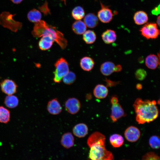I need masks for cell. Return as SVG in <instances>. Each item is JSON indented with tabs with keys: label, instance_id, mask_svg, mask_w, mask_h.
Returning a JSON list of instances; mask_svg holds the SVG:
<instances>
[{
	"label": "cell",
	"instance_id": "37",
	"mask_svg": "<svg viewBox=\"0 0 160 160\" xmlns=\"http://www.w3.org/2000/svg\"><path fill=\"white\" fill-rule=\"evenodd\" d=\"M122 69L121 66L120 65H115V72H119Z\"/></svg>",
	"mask_w": 160,
	"mask_h": 160
},
{
	"label": "cell",
	"instance_id": "26",
	"mask_svg": "<svg viewBox=\"0 0 160 160\" xmlns=\"http://www.w3.org/2000/svg\"><path fill=\"white\" fill-rule=\"evenodd\" d=\"M27 17L30 22L35 23L41 20V14L38 10L33 9L28 12Z\"/></svg>",
	"mask_w": 160,
	"mask_h": 160
},
{
	"label": "cell",
	"instance_id": "21",
	"mask_svg": "<svg viewBox=\"0 0 160 160\" xmlns=\"http://www.w3.org/2000/svg\"><path fill=\"white\" fill-rule=\"evenodd\" d=\"M54 42L50 37L46 36H42L39 43V48L42 50L49 49L51 47Z\"/></svg>",
	"mask_w": 160,
	"mask_h": 160
},
{
	"label": "cell",
	"instance_id": "35",
	"mask_svg": "<svg viewBox=\"0 0 160 160\" xmlns=\"http://www.w3.org/2000/svg\"><path fill=\"white\" fill-rule=\"evenodd\" d=\"M151 13L153 15H157L160 13V5L156 7L151 11Z\"/></svg>",
	"mask_w": 160,
	"mask_h": 160
},
{
	"label": "cell",
	"instance_id": "14",
	"mask_svg": "<svg viewBox=\"0 0 160 160\" xmlns=\"http://www.w3.org/2000/svg\"><path fill=\"white\" fill-rule=\"evenodd\" d=\"M108 92L106 87L102 84H98L96 86L93 90L94 96L97 98L102 99L105 98Z\"/></svg>",
	"mask_w": 160,
	"mask_h": 160
},
{
	"label": "cell",
	"instance_id": "39",
	"mask_svg": "<svg viewBox=\"0 0 160 160\" xmlns=\"http://www.w3.org/2000/svg\"><path fill=\"white\" fill-rule=\"evenodd\" d=\"M136 88L138 90H140L142 88V86L140 84H138L136 85Z\"/></svg>",
	"mask_w": 160,
	"mask_h": 160
},
{
	"label": "cell",
	"instance_id": "13",
	"mask_svg": "<svg viewBox=\"0 0 160 160\" xmlns=\"http://www.w3.org/2000/svg\"><path fill=\"white\" fill-rule=\"evenodd\" d=\"M74 139L72 134L70 132L64 133L62 136L60 143L65 148H69L74 144Z\"/></svg>",
	"mask_w": 160,
	"mask_h": 160
},
{
	"label": "cell",
	"instance_id": "15",
	"mask_svg": "<svg viewBox=\"0 0 160 160\" xmlns=\"http://www.w3.org/2000/svg\"><path fill=\"white\" fill-rule=\"evenodd\" d=\"M102 39L105 43L110 44L114 42L116 39V35L113 30L108 29L104 32L101 35Z\"/></svg>",
	"mask_w": 160,
	"mask_h": 160
},
{
	"label": "cell",
	"instance_id": "2",
	"mask_svg": "<svg viewBox=\"0 0 160 160\" xmlns=\"http://www.w3.org/2000/svg\"><path fill=\"white\" fill-rule=\"evenodd\" d=\"M155 100H143L137 98L133 104L136 114V120L139 124L153 121L158 117L159 110Z\"/></svg>",
	"mask_w": 160,
	"mask_h": 160
},
{
	"label": "cell",
	"instance_id": "34",
	"mask_svg": "<svg viewBox=\"0 0 160 160\" xmlns=\"http://www.w3.org/2000/svg\"><path fill=\"white\" fill-rule=\"evenodd\" d=\"M105 81L106 82V86L107 87L115 86L118 84V82L111 81L106 79L105 80Z\"/></svg>",
	"mask_w": 160,
	"mask_h": 160
},
{
	"label": "cell",
	"instance_id": "28",
	"mask_svg": "<svg viewBox=\"0 0 160 160\" xmlns=\"http://www.w3.org/2000/svg\"><path fill=\"white\" fill-rule=\"evenodd\" d=\"M71 14L75 20H79L84 16L85 12L83 8L79 6L75 7L72 10Z\"/></svg>",
	"mask_w": 160,
	"mask_h": 160
},
{
	"label": "cell",
	"instance_id": "18",
	"mask_svg": "<svg viewBox=\"0 0 160 160\" xmlns=\"http://www.w3.org/2000/svg\"><path fill=\"white\" fill-rule=\"evenodd\" d=\"M84 20L86 25L91 28H95L98 23V17L93 13H89L87 14L85 16Z\"/></svg>",
	"mask_w": 160,
	"mask_h": 160
},
{
	"label": "cell",
	"instance_id": "38",
	"mask_svg": "<svg viewBox=\"0 0 160 160\" xmlns=\"http://www.w3.org/2000/svg\"><path fill=\"white\" fill-rule=\"evenodd\" d=\"M13 3L18 4L21 2L23 0H11Z\"/></svg>",
	"mask_w": 160,
	"mask_h": 160
},
{
	"label": "cell",
	"instance_id": "31",
	"mask_svg": "<svg viewBox=\"0 0 160 160\" xmlns=\"http://www.w3.org/2000/svg\"><path fill=\"white\" fill-rule=\"evenodd\" d=\"M135 76L137 79L142 81L145 78L147 73L146 71L143 69H139L135 73Z\"/></svg>",
	"mask_w": 160,
	"mask_h": 160
},
{
	"label": "cell",
	"instance_id": "20",
	"mask_svg": "<svg viewBox=\"0 0 160 160\" xmlns=\"http://www.w3.org/2000/svg\"><path fill=\"white\" fill-rule=\"evenodd\" d=\"M94 64L93 59L89 57H84L80 60V66L83 70L86 71H89L92 70Z\"/></svg>",
	"mask_w": 160,
	"mask_h": 160
},
{
	"label": "cell",
	"instance_id": "1",
	"mask_svg": "<svg viewBox=\"0 0 160 160\" xmlns=\"http://www.w3.org/2000/svg\"><path fill=\"white\" fill-rule=\"evenodd\" d=\"M105 137L101 133L96 131L88 137L87 144L90 148L89 158L91 160H113L112 153L107 150L105 146Z\"/></svg>",
	"mask_w": 160,
	"mask_h": 160
},
{
	"label": "cell",
	"instance_id": "27",
	"mask_svg": "<svg viewBox=\"0 0 160 160\" xmlns=\"http://www.w3.org/2000/svg\"><path fill=\"white\" fill-rule=\"evenodd\" d=\"M10 119L9 110L3 106H0V122L6 124L9 121Z\"/></svg>",
	"mask_w": 160,
	"mask_h": 160
},
{
	"label": "cell",
	"instance_id": "3",
	"mask_svg": "<svg viewBox=\"0 0 160 160\" xmlns=\"http://www.w3.org/2000/svg\"><path fill=\"white\" fill-rule=\"evenodd\" d=\"M32 33L37 38L45 36L50 37L63 49L67 46V41L63 34L55 27L48 25L44 20H41L35 23Z\"/></svg>",
	"mask_w": 160,
	"mask_h": 160
},
{
	"label": "cell",
	"instance_id": "22",
	"mask_svg": "<svg viewBox=\"0 0 160 160\" xmlns=\"http://www.w3.org/2000/svg\"><path fill=\"white\" fill-rule=\"evenodd\" d=\"M72 29L75 33L81 35L86 31L87 27L84 22L80 20H78L73 23Z\"/></svg>",
	"mask_w": 160,
	"mask_h": 160
},
{
	"label": "cell",
	"instance_id": "9",
	"mask_svg": "<svg viewBox=\"0 0 160 160\" xmlns=\"http://www.w3.org/2000/svg\"><path fill=\"white\" fill-rule=\"evenodd\" d=\"M124 136L128 141L134 142L140 138V132L139 129L134 126H130L126 129L124 132Z\"/></svg>",
	"mask_w": 160,
	"mask_h": 160
},
{
	"label": "cell",
	"instance_id": "19",
	"mask_svg": "<svg viewBox=\"0 0 160 160\" xmlns=\"http://www.w3.org/2000/svg\"><path fill=\"white\" fill-rule=\"evenodd\" d=\"M133 19L135 23L139 25L146 23L148 19L147 14L143 11L136 12L134 14Z\"/></svg>",
	"mask_w": 160,
	"mask_h": 160
},
{
	"label": "cell",
	"instance_id": "8",
	"mask_svg": "<svg viewBox=\"0 0 160 160\" xmlns=\"http://www.w3.org/2000/svg\"><path fill=\"white\" fill-rule=\"evenodd\" d=\"M101 9L98 12L97 17L102 23H107L110 22L112 19L113 14L111 9L108 7L104 6L100 2Z\"/></svg>",
	"mask_w": 160,
	"mask_h": 160
},
{
	"label": "cell",
	"instance_id": "29",
	"mask_svg": "<svg viewBox=\"0 0 160 160\" xmlns=\"http://www.w3.org/2000/svg\"><path fill=\"white\" fill-rule=\"evenodd\" d=\"M63 82L65 84L70 85L76 81V76L75 73L72 71H69L63 78Z\"/></svg>",
	"mask_w": 160,
	"mask_h": 160
},
{
	"label": "cell",
	"instance_id": "11",
	"mask_svg": "<svg viewBox=\"0 0 160 160\" xmlns=\"http://www.w3.org/2000/svg\"><path fill=\"white\" fill-rule=\"evenodd\" d=\"M125 116L124 111L121 105L119 103L112 104L111 118L114 122Z\"/></svg>",
	"mask_w": 160,
	"mask_h": 160
},
{
	"label": "cell",
	"instance_id": "4",
	"mask_svg": "<svg viewBox=\"0 0 160 160\" xmlns=\"http://www.w3.org/2000/svg\"><path fill=\"white\" fill-rule=\"evenodd\" d=\"M55 66L53 80L55 83H60L63 76L69 71L68 64L65 59L61 57L56 61Z\"/></svg>",
	"mask_w": 160,
	"mask_h": 160
},
{
	"label": "cell",
	"instance_id": "17",
	"mask_svg": "<svg viewBox=\"0 0 160 160\" xmlns=\"http://www.w3.org/2000/svg\"><path fill=\"white\" fill-rule=\"evenodd\" d=\"M145 62L146 66L152 70L156 69L159 64L158 57L153 54L148 55L145 58Z\"/></svg>",
	"mask_w": 160,
	"mask_h": 160
},
{
	"label": "cell",
	"instance_id": "6",
	"mask_svg": "<svg viewBox=\"0 0 160 160\" xmlns=\"http://www.w3.org/2000/svg\"><path fill=\"white\" fill-rule=\"evenodd\" d=\"M1 90L7 95H13L17 92V85L13 81L5 79L0 83Z\"/></svg>",
	"mask_w": 160,
	"mask_h": 160
},
{
	"label": "cell",
	"instance_id": "30",
	"mask_svg": "<svg viewBox=\"0 0 160 160\" xmlns=\"http://www.w3.org/2000/svg\"><path fill=\"white\" fill-rule=\"evenodd\" d=\"M149 143L150 146L153 149H158L160 148V139L157 135L151 136L149 139Z\"/></svg>",
	"mask_w": 160,
	"mask_h": 160
},
{
	"label": "cell",
	"instance_id": "41",
	"mask_svg": "<svg viewBox=\"0 0 160 160\" xmlns=\"http://www.w3.org/2000/svg\"><path fill=\"white\" fill-rule=\"evenodd\" d=\"M157 103L159 105L160 104V99H159V100H158Z\"/></svg>",
	"mask_w": 160,
	"mask_h": 160
},
{
	"label": "cell",
	"instance_id": "36",
	"mask_svg": "<svg viewBox=\"0 0 160 160\" xmlns=\"http://www.w3.org/2000/svg\"><path fill=\"white\" fill-rule=\"evenodd\" d=\"M111 102L112 104L117 103L118 102V98L116 97H113L111 99Z\"/></svg>",
	"mask_w": 160,
	"mask_h": 160
},
{
	"label": "cell",
	"instance_id": "7",
	"mask_svg": "<svg viewBox=\"0 0 160 160\" xmlns=\"http://www.w3.org/2000/svg\"><path fill=\"white\" fill-rule=\"evenodd\" d=\"M65 106L66 110L69 113L75 114L78 113L81 107L79 100L75 97L68 99L65 101Z\"/></svg>",
	"mask_w": 160,
	"mask_h": 160
},
{
	"label": "cell",
	"instance_id": "16",
	"mask_svg": "<svg viewBox=\"0 0 160 160\" xmlns=\"http://www.w3.org/2000/svg\"><path fill=\"white\" fill-rule=\"evenodd\" d=\"M115 65L111 61H106L100 66V71L104 75L108 76L115 72Z\"/></svg>",
	"mask_w": 160,
	"mask_h": 160
},
{
	"label": "cell",
	"instance_id": "5",
	"mask_svg": "<svg viewBox=\"0 0 160 160\" xmlns=\"http://www.w3.org/2000/svg\"><path fill=\"white\" fill-rule=\"evenodd\" d=\"M141 35L147 39H156L159 33L156 23H147L140 29Z\"/></svg>",
	"mask_w": 160,
	"mask_h": 160
},
{
	"label": "cell",
	"instance_id": "23",
	"mask_svg": "<svg viewBox=\"0 0 160 160\" xmlns=\"http://www.w3.org/2000/svg\"><path fill=\"white\" fill-rule=\"evenodd\" d=\"M4 103L9 108H14L17 106L19 103V100L14 95H8L5 98Z\"/></svg>",
	"mask_w": 160,
	"mask_h": 160
},
{
	"label": "cell",
	"instance_id": "33",
	"mask_svg": "<svg viewBox=\"0 0 160 160\" xmlns=\"http://www.w3.org/2000/svg\"><path fill=\"white\" fill-rule=\"evenodd\" d=\"M39 9L44 15L50 14V10L48 6L47 2V1H46L42 6L39 7Z\"/></svg>",
	"mask_w": 160,
	"mask_h": 160
},
{
	"label": "cell",
	"instance_id": "10",
	"mask_svg": "<svg viewBox=\"0 0 160 160\" xmlns=\"http://www.w3.org/2000/svg\"><path fill=\"white\" fill-rule=\"evenodd\" d=\"M47 110L50 114L56 115L61 112L62 108L58 100L55 98L48 101L47 105Z\"/></svg>",
	"mask_w": 160,
	"mask_h": 160
},
{
	"label": "cell",
	"instance_id": "32",
	"mask_svg": "<svg viewBox=\"0 0 160 160\" xmlns=\"http://www.w3.org/2000/svg\"><path fill=\"white\" fill-rule=\"evenodd\" d=\"M141 160H160V158L154 153L149 152L143 157Z\"/></svg>",
	"mask_w": 160,
	"mask_h": 160
},
{
	"label": "cell",
	"instance_id": "25",
	"mask_svg": "<svg viewBox=\"0 0 160 160\" xmlns=\"http://www.w3.org/2000/svg\"><path fill=\"white\" fill-rule=\"evenodd\" d=\"M83 39L85 43L90 44L94 43L96 39L95 33L93 31L88 30L83 34Z\"/></svg>",
	"mask_w": 160,
	"mask_h": 160
},
{
	"label": "cell",
	"instance_id": "24",
	"mask_svg": "<svg viewBox=\"0 0 160 160\" xmlns=\"http://www.w3.org/2000/svg\"><path fill=\"white\" fill-rule=\"evenodd\" d=\"M109 140L111 145L115 148L121 146L122 145L124 141L122 136L116 134H114L111 135Z\"/></svg>",
	"mask_w": 160,
	"mask_h": 160
},
{
	"label": "cell",
	"instance_id": "40",
	"mask_svg": "<svg viewBox=\"0 0 160 160\" xmlns=\"http://www.w3.org/2000/svg\"><path fill=\"white\" fill-rule=\"evenodd\" d=\"M160 16L159 15L158 17L157 18V20H156L157 24L159 26H160Z\"/></svg>",
	"mask_w": 160,
	"mask_h": 160
},
{
	"label": "cell",
	"instance_id": "42",
	"mask_svg": "<svg viewBox=\"0 0 160 160\" xmlns=\"http://www.w3.org/2000/svg\"></svg>",
	"mask_w": 160,
	"mask_h": 160
},
{
	"label": "cell",
	"instance_id": "12",
	"mask_svg": "<svg viewBox=\"0 0 160 160\" xmlns=\"http://www.w3.org/2000/svg\"><path fill=\"white\" fill-rule=\"evenodd\" d=\"M72 132L73 134L79 138H82L87 135L88 128L87 125L84 123H79L73 127Z\"/></svg>",
	"mask_w": 160,
	"mask_h": 160
}]
</instances>
